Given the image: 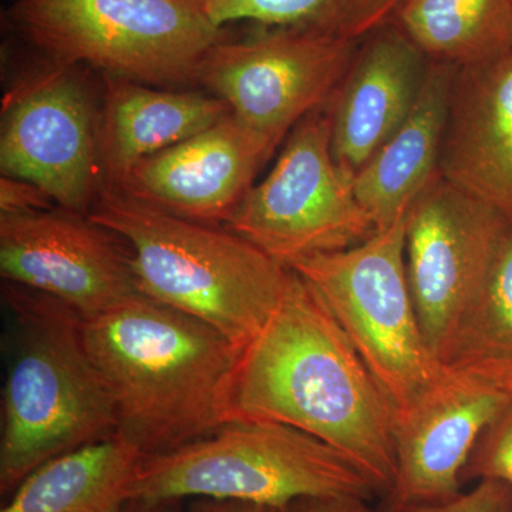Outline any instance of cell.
<instances>
[{"mask_svg":"<svg viewBox=\"0 0 512 512\" xmlns=\"http://www.w3.org/2000/svg\"><path fill=\"white\" fill-rule=\"evenodd\" d=\"M229 423L293 427L336 448L384 497L396 478L394 409L369 367L302 276L239 349L227 393Z\"/></svg>","mask_w":512,"mask_h":512,"instance_id":"1","label":"cell"},{"mask_svg":"<svg viewBox=\"0 0 512 512\" xmlns=\"http://www.w3.org/2000/svg\"><path fill=\"white\" fill-rule=\"evenodd\" d=\"M87 349L110 394L117 436L160 456L228 424L239 348L217 329L143 293L83 318Z\"/></svg>","mask_w":512,"mask_h":512,"instance_id":"2","label":"cell"},{"mask_svg":"<svg viewBox=\"0 0 512 512\" xmlns=\"http://www.w3.org/2000/svg\"><path fill=\"white\" fill-rule=\"evenodd\" d=\"M8 311L0 436V494L36 470L117 431L110 394L94 366L83 316L59 299L3 282Z\"/></svg>","mask_w":512,"mask_h":512,"instance_id":"3","label":"cell"},{"mask_svg":"<svg viewBox=\"0 0 512 512\" xmlns=\"http://www.w3.org/2000/svg\"><path fill=\"white\" fill-rule=\"evenodd\" d=\"M89 217L133 254L138 289L244 348L278 308L293 271L227 228L201 224L103 184Z\"/></svg>","mask_w":512,"mask_h":512,"instance_id":"4","label":"cell"},{"mask_svg":"<svg viewBox=\"0 0 512 512\" xmlns=\"http://www.w3.org/2000/svg\"><path fill=\"white\" fill-rule=\"evenodd\" d=\"M308 495H380L345 454L311 434L266 421H235L160 456L141 458L130 501L211 498L281 508Z\"/></svg>","mask_w":512,"mask_h":512,"instance_id":"5","label":"cell"},{"mask_svg":"<svg viewBox=\"0 0 512 512\" xmlns=\"http://www.w3.org/2000/svg\"><path fill=\"white\" fill-rule=\"evenodd\" d=\"M6 18L49 62L148 86L197 82L224 37L188 0H16Z\"/></svg>","mask_w":512,"mask_h":512,"instance_id":"6","label":"cell"},{"mask_svg":"<svg viewBox=\"0 0 512 512\" xmlns=\"http://www.w3.org/2000/svg\"><path fill=\"white\" fill-rule=\"evenodd\" d=\"M406 218L355 247L309 256L292 268L328 306L392 403L394 416L446 373L427 346L410 293Z\"/></svg>","mask_w":512,"mask_h":512,"instance_id":"7","label":"cell"},{"mask_svg":"<svg viewBox=\"0 0 512 512\" xmlns=\"http://www.w3.org/2000/svg\"><path fill=\"white\" fill-rule=\"evenodd\" d=\"M225 228L289 269L375 234L333 157L326 113L315 111L293 128L272 170L252 185Z\"/></svg>","mask_w":512,"mask_h":512,"instance_id":"8","label":"cell"},{"mask_svg":"<svg viewBox=\"0 0 512 512\" xmlns=\"http://www.w3.org/2000/svg\"><path fill=\"white\" fill-rule=\"evenodd\" d=\"M362 40L322 28H274L208 50L197 82L244 126L279 146L305 117L325 109Z\"/></svg>","mask_w":512,"mask_h":512,"instance_id":"9","label":"cell"},{"mask_svg":"<svg viewBox=\"0 0 512 512\" xmlns=\"http://www.w3.org/2000/svg\"><path fill=\"white\" fill-rule=\"evenodd\" d=\"M45 62L3 103L2 175L36 184L57 207L89 215L104 184L100 110L83 66Z\"/></svg>","mask_w":512,"mask_h":512,"instance_id":"10","label":"cell"},{"mask_svg":"<svg viewBox=\"0 0 512 512\" xmlns=\"http://www.w3.org/2000/svg\"><path fill=\"white\" fill-rule=\"evenodd\" d=\"M510 225L500 211L440 174L407 212V281L421 332L440 363Z\"/></svg>","mask_w":512,"mask_h":512,"instance_id":"11","label":"cell"},{"mask_svg":"<svg viewBox=\"0 0 512 512\" xmlns=\"http://www.w3.org/2000/svg\"><path fill=\"white\" fill-rule=\"evenodd\" d=\"M0 275L83 318L141 293L127 242L89 215L60 207L0 214Z\"/></svg>","mask_w":512,"mask_h":512,"instance_id":"12","label":"cell"},{"mask_svg":"<svg viewBox=\"0 0 512 512\" xmlns=\"http://www.w3.org/2000/svg\"><path fill=\"white\" fill-rule=\"evenodd\" d=\"M511 396L446 369L410 409L394 416L396 478L376 511L402 512L457 497L478 439Z\"/></svg>","mask_w":512,"mask_h":512,"instance_id":"13","label":"cell"},{"mask_svg":"<svg viewBox=\"0 0 512 512\" xmlns=\"http://www.w3.org/2000/svg\"><path fill=\"white\" fill-rule=\"evenodd\" d=\"M278 147L227 114L214 126L138 163L119 190L201 224H227Z\"/></svg>","mask_w":512,"mask_h":512,"instance_id":"14","label":"cell"},{"mask_svg":"<svg viewBox=\"0 0 512 512\" xmlns=\"http://www.w3.org/2000/svg\"><path fill=\"white\" fill-rule=\"evenodd\" d=\"M429 66V59L390 23L363 37L325 110L333 157L350 180L409 117Z\"/></svg>","mask_w":512,"mask_h":512,"instance_id":"15","label":"cell"},{"mask_svg":"<svg viewBox=\"0 0 512 512\" xmlns=\"http://www.w3.org/2000/svg\"><path fill=\"white\" fill-rule=\"evenodd\" d=\"M439 171L512 224V53L456 70Z\"/></svg>","mask_w":512,"mask_h":512,"instance_id":"16","label":"cell"},{"mask_svg":"<svg viewBox=\"0 0 512 512\" xmlns=\"http://www.w3.org/2000/svg\"><path fill=\"white\" fill-rule=\"evenodd\" d=\"M231 113L214 94L156 89L106 76L99 156L104 184L119 187L141 161L207 130Z\"/></svg>","mask_w":512,"mask_h":512,"instance_id":"17","label":"cell"},{"mask_svg":"<svg viewBox=\"0 0 512 512\" xmlns=\"http://www.w3.org/2000/svg\"><path fill=\"white\" fill-rule=\"evenodd\" d=\"M456 67L430 62L409 117L355 175L353 191L376 231L406 217L440 174L448 103Z\"/></svg>","mask_w":512,"mask_h":512,"instance_id":"18","label":"cell"},{"mask_svg":"<svg viewBox=\"0 0 512 512\" xmlns=\"http://www.w3.org/2000/svg\"><path fill=\"white\" fill-rule=\"evenodd\" d=\"M140 453L114 434L30 473L0 512H123Z\"/></svg>","mask_w":512,"mask_h":512,"instance_id":"19","label":"cell"},{"mask_svg":"<svg viewBox=\"0 0 512 512\" xmlns=\"http://www.w3.org/2000/svg\"><path fill=\"white\" fill-rule=\"evenodd\" d=\"M387 23L429 62L456 69L512 53V0H404Z\"/></svg>","mask_w":512,"mask_h":512,"instance_id":"20","label":"cell"},{"mask_svg":"<svg viewBox=\"0 0 512 512\" xmlns=\"http://www.w3.org/2000/svg\"><path fill=\"white\" fill-rule=\"evenodd\" d=\"M441 365L512 393V224L458 320Z\"/></svg>","mask_w":512,"mask_h":512,"instance_id":"21","label":"cell"},{"mask_svg":"<svg viewBox=\"0 0 512 512\" xmlns=\"http://www.w3.org/2000/svg\"><path fill=\"white\" fill-rule=\"evenodd\" d=\"M353 0H212V23L255 22L266 28H322L335 32Z\"/></svg>","mask_w":512,"mask_h":512,"instance_id":"22","label":"cell"},{"mask_svg":"<svg viewBox=\"0 0 512 512\" xmlns=\"http://www.w3.org/2000/svg\"><path fill=\"white\" fill-rule=\"evenodd\" d=\"M498 480L512 487V396L485 427L468 458L461 481Z\"/></svg>","mask_w":512,"mask_h":512,"instance_id":"23","label":"cell"},{"mask_svg":"<svg viewBox=\"0 0 512 512\" xmlns=\"http://www.w3.org/2000/svg\"><path fill=\"white\" fill-rule=\"evenodd\" d=\"M402 512H512V487L503 481L480 480L470 493L443 503L410 505Z\"/></svg>","mask_w":512,"mask_h":512,"instance_id":"24","label":"cell"},{"mask_svg":"<svg viewBox=\"0 0 512 512\" xmlns=\"http://www.w3.org/2000/svg\"><path fill=\"white\" fill-rule=\"evenodd\" d=\"M404 0H353L335 32L353 40H362L373 30L386 25Z\"/></svg>","mask_w":512,"mask_h":512,"instance_id":"25","label":"cell"},{"mask_svg":"<svg viewBox=\"0 0 512 512\" xmlns=\"http://www.w3.org/2000/svg\"><path fill=\"white\" fill-rule=\"evenodd\" d=\"M55 202L42 188L29 181L2 175L0 180V214L49 210Z\"/></svg>","mask_w":512,"mask_h":512,"instance_id":"26","label":"cell"},{"mask_svg":"<svg viewBox=\"0 0 512 512\" xmlns=\"http://www.w3.org/2000/svg\"><path fill=\"white\" fill-rule=\"evenodd\" d=\"M355 495H308L289 501L279 512H377Z\"/></svg>","mask_w":512,"mask_h":512,"instance_id":"27","label":"cell"},{"mask_svg":"<svg viewBox=\"0 0 512 512\" xmlns=\"http://www.w3.org/2000/svg\"><path fill=\"white\" fill-rule=\"evenodd\" d=\"M190 512H279V508L271 507V505L245 503V501L195 498Z\"/></svg>","mask_w":512,"mask_h":512,"instance_id":"28","label":"cell"},{"mask_svg":"<svg viewBox=\"0 0 512 512\" xmlns=\"http://www.w3.org/2000/svg\"><path fill=\"white\" fill-rule=\"evenodd\" d=\"M170 505L146 503V501H130L123 512H168Z\"/></svg>","mask_w":512,"mask_h":512,"instance_id":"29","label":"cell"},{"mask_svg":"<svg viewBox=\"0 0 512 512\" xmlns=\"http://www.w3.org/2000/svg\"><path fill=\"white\" fill-rule=\"evenodd\" d=\"M188 2L192 3L194 6H197V8L201 9L202 12H205V9L208 8V5H210L212 0H188Z\"/></svg>","mask_w":512,"mask_h":512,"instance_id":"30","label":"cell"}]
</instances>
